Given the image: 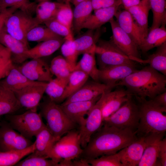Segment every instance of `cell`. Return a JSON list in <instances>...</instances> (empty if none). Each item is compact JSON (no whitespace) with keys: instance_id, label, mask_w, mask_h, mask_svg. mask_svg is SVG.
Masks as SVG:
<instances>
[{"instance_id":"cell-26","label":"cell","mask_w":166,"mask_h":166,"mask_svg":"<svg viewBox=\"0 0 166 166\" xmlns=\"http://www.w3.org/2000/svg\"><path fill=\"white\" fill-rule=\"evenodd\" d=\"M101 28L88 29L85 33L74 39L76 49L78 55L95 50L96 44L102 33Z\"/></svg>"},{"instance_id":"cell-36","label":"cell","mask_w":166,"mask_h":166,"mask_svg":"<svg viewBox=\"0 0 166 166\" xmlns=\"http://www.w3.org/2000/svg\"><path fill=\"white\" fill-rule=\"evenodd\" d=\"M68 80L56 77L47 82L45 93L50 100L57 104L63 101V96Z\"/></svg>"},{"instance_id":"cell-12","label":"cell","mask_w":166,"mask_h":166,"mask_svg":"<svg viewBox=\"0 0 166 166\" xmlns=\"http://www.w3.org/2000/svg\"><path fill=\"white\" fill-rule=\"evenodd\" d=\"M33 143L16 132L9 124H4L0 126V151L22 150L29 147Z\"/></svg>"},{"instance_id":"cell-4","label":"cell","mask_w":166,"mask_h":166,"mask_svg":"<svg viewBox=\"0 0 166 166\" xmlns=\"http://www.w3.org/2000/svg\"><path fill=\"white\" fill-rule=\"evenodd\" d=\"M40 113L46 120V126L51 133L59 139L69 131L79 128L63 111L60 105L49 99L39 104Z\"/></svg>"},{"instance_id":"cell-50","label":"cell","mask_w":166,"mask_h":166,"mask_svg":"<svg viewBox=\"0 0 166 166\" xmlns=\"http://www.w3.org/2000/svg\"><path fill=\"white\" fill-rule=\"evenodd\" d=\"M152 99L158 105L166 107V91L158 94Z\"/></svg>"},{"instance_id":"cell-42","label":"cell","mask_w":166,"mask_h":166,"mask_svg":"<svg viewBox=\"0 0 166 166\" xmlns=\"http://www.w3.org/2000/svg\"><path fill=\"white\" fill-rule=\"evenodd\" d=\"M64 42L60 47L61 53L63 56L75 68L78 54L72 34L64 38Z\"/></svg>"},{"instance_id":"cell-11","label":"cell","mask_w":166,"mask_h":166,"mask_svg":"<svg viewBox=\"0 0 166 166\" xmlns=\"http://www.w3.org/2000/svg\"><path fill=\"white\" fill-rule=\"evenodd\" d=\"M47 82L35 81L14 92L22 107L37 111L44 93Z\"/></svg>"},{"instance_id":"cell-47","label":"cell","mask_w":166,"mask_h":166,"mask_svg":"<svg viewBox=\"0 0 166 166\" xmlns=\"http://www.w3.org/2000/svg\"><path fill=\"white\" fill-rule=\"evenodd\" d=\"M44 23L53 32L62 37L65 38L72 33L71 30L55 18L48 20Z\"/></svg>"},{"instance_id":"cell-3","label":"cell","mask_w":166,"mask_h":166,"mask_svg":"<svg viewBox=\"0 0 166 166\" xmlns=\"http://www.w3.org/2000/svg\"><path fill=\"white\" fill-rule=\"evenodd\" d=\"M140 116L136 132L137 138L145 137L153 133H165L166 107L161 106L152 99L135 97Z\"/></svg>"},{"instance_id":"cell-44","label":"cell","mask_w":166,"mask_h":166,"mask_svg":"<svg viewBox=\"0 0 166 166\" xmlns=\"http://www.w3.org/2000/svg\"><path fill=\"white\" fill-rule=\"evenodd\" d=\"M16 166H60L51 159L45 156L36 155L34 153L30 154L24 160L20 161Z\"/></svg>"},{"instance_id":"cell-40","label":"cell","mask_w":166,"mask_h":166,"mask_svg":"<svg viewBox=\"0 0 166 166\" xmlns=\"http://www.w3.org/2000/svg\"><path fill=\"white\" fill-rule=\"evenodd\" d=\"M62 38L53 32L46 26L38 25L30 30L26 36L28 42H40L47 40Z\"/></svg>"},{"instance_id":"cell-24","label":"cell","mask_w":166,"mask_h":166,"mask_svg":"<svg viewBox=\"0 0 166 166\" xmlns=\"http://www.w3.org/2000/svg\"><path fill=\"white\" fill-rule=\"evenodd\" d=\"M150 9L149 0H141L138 4L126 9L130 13L138 27L143 40L147 37L149 31L148 15Z\"/></svg>"},{"instance_id":"cell-9","label":"cell","mask_w":166,"mask_h":166,"mask_svg":"<svg viewBox=\"0 0 166 166\" xmlns=\"http://www.w3.org/2000/svg\"><path fill=\"white\" fill-rule=\"evenodd\" d=\"M38 25L34 17L18 9L7 18L4 27L8 33L29 47L27 34L30 30Z\"/></svg>"},{"instance_id":"cell-21","label":"cell","mask_w":166,"mask_h":166,"mask_svg":"<svg viewBox=\"0 0 166 166\" xmlns=\"http://www.w3.org/2000/svg\"><path fill=\"white\" fill-rule=\"evenodd\" d=\"M101 96L89 101L72 102L60 106L67 116L79 128L84 122L85 115L87 114Z\"/></svg>"},{"instance_id":"cell-6","label":"cell","mask_w":166,"mask_h":166,"mask_svg":"<svg viewBox=\"0 0 166 166\" xmlns=\"http://www.w3.org/2000/svg\"><path fill=\"white\" fill-rule=\"evenodd\" d=\"M99 69L121 64L136 65L135 61L121 51L111 39H99L95 48Z\"/></svg>"},{"instance_id":"cell-16","label":"cell","mask_w":166,"mask_h":166,"mask_svg":"<svg viewBox=\"0 0 166 166\" xmlns=\"http://www.w3.org/2000/svg\"><path fill=\"white\" fill-rule=\"evenodd\" d=\"M107 85L93 80L87 81L77 90L68 97L61 104L91 100L99 97L104 92L111 90Z\"/></svg>"},{"instance_id":"cell-37","label":"cell","mask_w":166,"mask_h":166,"mask_svg":"<svg viewBox=\"0 0 166 166\" xmlns=\"http://www.w3.org/2000/svg\"><path fill=\"white\" fill-rule=\"evenodd\" d=\"M50 72L56 78L68 79L74 68L63 56L58 55L51 61L49 66Z\"/></svg>"},{"instance_id":"cell-5","label":"cell","mask_w":166,"mask_h":166,"mask_svg":"<svg viewBox=\"0 0 166 166\" xmlns=\"http://www.w3.org/2000/svg\"><path fill=\"white\" fill-rule=\"evenodd\" d=\"M132 96L117 111L104 120L103 125L120 129H128L136 132L138 126L140 116L138 105L133 100Z\"/></svg>"},{"instance_id":"cell-33","label":"cell","mask_w":166,"mask_h":166,"mask_svg":"<svg viewBox=\"0 0 166 166\" xmlns=\"http://www.w3.org/2000/svg\"><path fill=\"white\" fill-rule=\"evenodd\" d=\"M37 4L35 18L38 25L54 18L62 3L45 1Z\"/></svg>"},{"instance_id":"cell-53","label":"cell","mask_w":166,"mask_h":166,"mask_svg":"<svg viewBox=\"0 0 166 166\" xmlns=\"http://www.w3.org/2000/svg\"><path fill=\"white\" fill-rule=\"evenodd\" d=\"M86 0H73L71 2L75 6L79 3Z\"/></svg>"},{"instance_id":"cell-25","label":"cell","mask_w":166,"mask_h":166,"mask_svg":"<svg viewBox=\"0 0 166 166\" xmlns=\"http://www.w3.org/2000/svg\"><path fill=\"white\" fill-rule=\"evenodd\" d=\"M145 144V137L137 138L124 148L121 160L124 166H138L142 156Z\"/></svg>"},{"instance_id":"cell-49","label":"cell","mask_w":166,"mask_h":166,"mask_svg":"<svg viewBox=\"0 0 166 166\" xmlns=\"http://www.w3.org/2000/svg\"><path fill=\"white\" fill-rule=\"evenodd\" d=\"M18 9L17 7L13 6L0 12V30L4 26L6 21L8 17Z\"/></svg>"},{"instance_id":"cell-27","label":"cell","mask_w":166,"mask_h":166,"mask_svg":"<svg viewBox=\"0 0 166 166\" xmlns=\"http://www.w3.org/2000/svg\"><path fill=\"white\" fill-rule=\"evenodd\" d=\"M35 81L28 79L15 65L7 75L0 81V85L14 92L22 89Z\"/></svg>"},{"instance_id":"cell-43","label":"cell","mask_w":166,"mask_h":166,"mask_svg":"<svg viewBox=\"0 0 166 166\" xmlns=\"http://www.w3.org/2000/svg\"><path fill=\"white\" fill-rule=\"evenodd\" d=\"M37 4L29 0H2L0 3V12L10 7L16 6L31 15L35 13Z\"/></svg>"},{"instance_id":"cell-34","label":"cell","mask_w":166,"mask_h":166,"mask_svg":"<svg viewBox=\"0 0 166 166\" xmlns=\"http://www.w3.org/2000/svg\"><path fill=\"white\" fill-rule=\"evenodd\" d=\"M73 12V25L75 32L78 33L93 10L91 0L80 2L75 6Z\"/></svg>"},{"instance_id":"cell-23","label":"cell","mask_w":166,"mask_h":166,"mask_svg":"<svg viewBox=\"0 0 166 166\" xmlns=\"http://www.w3.org/2000/svg\"><path fill=\"white\" fill-rule=\"evenodd\" d=\"M35 149L33 152L36 155L51 159L53 147L59 139L55 137L50 132L46 125L36 135Z\"/></svg>"},{"instance_id":"cell-52","label":"cell","mask_w":166,"mask_h":166,"mask_svg":"<svg viewBox=\"0 0 166 166\" xmlns=\"http://www.w3.org/2000/svg\"><path fill=\"white\" fill-rule=\"evenodd\" d=\"M102 8L107 7L113 5L117 0H102Z\"/></svg>"},{"instance_id":"cell-10","label":"cell","mask_w":166,"mask_h":166,"mask_svg":"<svg viewBox=\"0 0 166 166\" xmlns=\"http://www.w3.org/2000/svg\"><path fill=\"white\" fill-rule=\"evenodd\" d=\"M102 104L101 96L88 113L87 117L85 118L83 125L78 129L81 145L83 148L86 146L92 135L103 125Z\"/></svg>"},{"instance_id":"cell-22","label":"cell","mask_w":166,"mask_h":166,"mask_svg":"<svg viewBox=\"0 0 166 166\" xmlns=\"http://www.w3.org/2000/svg\"><path fill=\"white\" fill-rule=\"evenodd\" d=\"M114 16L120 27L131 37L139 47L143 38L130 13L125 9L121 10H118Z\"/></svg>"},{"instance_id":"cell-38","label":"cell","mask_w":166,"mask_h":166,"mask_svg":"<svg viewBox=\"0 0 166 166\" xmlns=\"http://www.w3.org/2000/svg\"><path fill=\"white\" fill-rule=\"evenodd\" d=\"M152 21L149 30L166 24V0H149Z\"/></svg>"},{"instance_id":"cell-41","label":"cell","mask_w":166,"mask_h":166,"mask_svg":"<svg viewBox=\"0 0 166 166\" xmlns=\"http://www.w3.org/2000/svg\"><path fill=\"white\" fill-rule=\"evenodd\" d=\"M124 148L117 153L86 160L91 166H124L121 162Z\"/></svg>"},{"instance_id":"cell-48","label":"cell","mask_w":166,"mask_h":166,"mask_svg":"<svg viewBox=\"0 0 166 166\" xmlns=\"http://www.w3.org/2000/svg\"><path fill=\"white\" fill-rule=\"evenodd\" d=\"M158 161L160 166H166V138H164L160 142L158 152Z\"/></svg>"},{"instance_id":"cell-14","label":"cell","mask_w":166,"mask_h":166,"mask_svg":"<svg viewBox=\"0 0 166 166\" xmlns=\"http://www.w3.org/2000/svg\"><path fill=\"white\" fill-rule=\"evenodd\" d=\"M109 22L112 32L111 39L114 43L131 60L140 58L138 46L131 37L120 27L113 18Z\"/></svg>"},{"instance_id":"cell-57","label":"cell","mask_w":166,"mask_h":166,"mask_svg":"<svg viewBox=\"0 0 166 166\" xmlns=\"http://www.w3.org/2000/svg\"></svg>"},{"instance_id":"cell-13","label":"cell","mask_w":166,"mask_h":166,"mask_svg":"<svg viewBox=\"0 0 166 166\" xmlns=\"http://www.w3.org/2000/svg\"><path fill=\"white\" fill-rule=\"evenodd\" d=\"M17 66L20 71L33 81L48 82L53 78L49 66L41 58L31 59Z\"/></svg>"},{"instance_id":"cell-29","label":"cell","mask_w":166,"mask_h":166,"mask_svg":"<svg viewBox=\"0 0 166 166\" xmlns=\"http://www.w3.org/2000/svg\"><path fill=\"white\" fill-rule=\"evenodd\" d=\"M21 107L14 93L0 85V116L12 114Z\"/></svg>"},{"instance_id":"cell-1","label":"cell","mask_w":166,"mask_h":166,"mask_svg":"<svg viewBox=\"0 0 166 166\" xmlns=\"http://www.w3.org/2000/svg\"><path fill=\"white\" fill-rule=\"evenodd\" d=\"M137 139L136 132L103 125L91 136L79 157L86 160L115 154Z\"/></svg>"},{"instance_id":"cell-2","label":"cell","mask_w":166,"mask_h":166,"mask_svg":"<svg viewBox=\"0 0 166 166\" xmlns=\"http://www.w3.org/2000/svg\"><path fill=\"white\" fill-rule=\"evenodd\" d=\"M117 86L125 87L135 97L152 99L166 91V77L148 65L130 74L117 83Z\"/></svg>"},{"instance_id":"cell-18","label":"cell","mask_w":166,"mask_h":166,"mask_svg":"<svg viewBox=\"0 0 166 166\" xmlns=\"http://www.w3.org/2000/svg\"><path fill=\"white\" fill-rule=\"evenodd\" d=\"M0 43L10 50L14 64H21L29 59V47L8 33L4 26L0 30Z\"/></svg>"},{"instance_id":"cell-51","label":"cell","mask_w":166,"mask_h":166,"mask_svg":"<svg viewBox=\"0 0 166 166\" xmlns=\"http://www.w3.org/2000/svg\"><path fill=\"white\" fill-rule=\"evenodd\" d=\"M122 4L125 9L137 5L139 3L141 0H121Z\"/></svg>"},{"instance_id":"cell-20","label":"cell","mask_w":166,"mask_h":166,"mask_svg":"<svg viewBox=\"0 0 166 166\" xmlns=\"http://www.w3.org/2000/svg\"><path fill=\"white\" fill-rule=\"evenodd\" d=\"M121 5V0H117L113 5L110 6L94 10V13L89 16L82 26V29L95 30L101 28L113 18Z\"/></svg>"},{"instance_id":"cell-55","label":"cell","mask_w":166,"mask_h":166,"mask_svg":"<svg viewBox=\"0 0 166 166\" xmlns=\"http://www.w3.org/2000/svg\"><path fill=\"white\" fill-rule=\"evenodd\" d=\"M63 1L65 3H70L71 2L72 0H63Z\"/></svg>"},{"instance_id":"cell-17","label":"cell","mask_w":166,"mask_h":166,"mask_svg":"<svg viewBox=\"0 0 166 166\" xmlns=\"http://www.w3.org/2000/svg\"><path fill=\"white\" fill-rule=\"evenodd\" d=\"M137 70L136 65L121 64L99 69V81L109 86L112 89L117 83Z\"/></svg>"},{"instance_id":"cell-7","label":"cell","mask_w":166,"mask_h":166,"mask_svg":"<svg viewBox=\"0 0 166 166\" xmlns=\"http://www.w3.org/2000/svg\"><path fill=\"white\" fill-rule=\"evenodd\" d=\"M56 142L53 147L51 159L57 163L78 158L83 151L79 129L71 130Z\"/></svg>"},{"instance_id":"cell-46","label":"cell","mask_w":166,"mask_h":166,"mask_svg":"<svg viewBox=\"0 0 166 166\" xmlns=\"http://www.w3.org/2000/svg\"><path fill=\"white\" fill-rule=\"evenodd\" d=\"M55 18L71 30L73 14L70 3H62L56 14Z\"/></svg>"},{"instance_id":"cell-28","label":"cell","mask_w":166,"mask_h":166,"mask_svg":"<svg viewBox=\"0 0 166 166\" xmlns=\"http://www.w3.org/2000/svg\"><path fill=\"white\" fill-rule=\"evenodd\" d=\"M64 38L50 39L39 43L29 49L27 52L28 58H41L49 56L60 48Z\"/></svg>"},{"instance_id":"cell-54","label":"cell","mask_w":166,"mask_h":166,"mask_svg":"<svg viewBox=\"0 0 166 166\" xmlns=\"http://www.w3.org/2000/svg\"><path fill=\"white\" fill-rule=\"evenodd\" d=\"M50 0H35L36 3H39L43 1H49Z\"/></svg>"},{"instance_id":"cell-32","label":"cell","mask_w":166,"mask_h":166,"mask_svg":"<svg viewBox=\"0 0 166 166\" xmlns=\"http://www.w3.org/2000/svg\"><path fill=\"white\" fill-rule=\"evenodd\" d=\"M95 50L83 54L81 59L77 62L74 70H79L85 73L93 80L100 82L98 79L99 69L96 65Z\"/></svg>"},{"instance_id":"cell-45","label":"cell","mask_w":166,"mask_h":166,"mask_svg":"<svg viewBox=\"0 0 166 166\" xmlns=\"http://www.w3.org/2000/svg\"><path fill=\"white\" fill-rule=\"evenodd\" d=\"M14 65L10 50L0 43V81L7 75Z\"/></svg>"},{"instance_id":"cell-30","label":"cell","mask_w":166,"mask_h":166,"mask_svg":"<svg viewBox=\"0 0 166 166\" xmlns=\"http://www.w3.org/2000/svg\"><path fill=\"white\" fill-rule=\"evenodd\" d=\"M134 61L148 64L152 68L166 76V42L157 47L155 52L149 55L148 59H134Z\"/></svg>"},{"instance_id":"cell-19","label":"cell","mask_w":166,"mask_h":166,"mask_svg":"<svg viewBox=\"0 0 166 166\" xmlns=\"http://www.w3.org/2000/svg\"><path fill=\"white\" fill-rule=\"evenodd\" d=\"M165 133H153L145 137V147L138 166H160L158 161L159 144Z\"/></svg>"},{"instance_id":"cell-35","label":"cell","mask_w":166,"mask_h":166,"mask_svg":"<svg viewBox=\"0 0 166 166\" xmlns=\"http://www.w3.org/2000/svg\"><path fill=\"white\" fill-rule=\"evenodd\" d=\"M34 142L29 147L22 150L2 151L0 150V166H15L22 159L34 152Z\"/></svg>"},{"instance_id":"cell-31","label":"cell","mask_w":166,"mask_h":166,"mask_svg":"<svg viewBox=\"0 0 166 166\" xmlns=\"http://www.w3.org/2000/svg\"><path fill=\"white\" fill-rule=\"evenodd\" d=\"M166 42L165 26H162L149 30L147 37L139 46L142 52L145 53Z\"/></svg>"},{"instance_id":"cell-56","label":"cell","mask_w":166,"mask_h":166,"mask_svg":"<svg viewBox=\"0 0 166 166\" xmlns=\"http://www.w3.org/2000/svg\"><path fill=\"white\" fill-rule=\"evenodd\" d=\"M2 0H0V3L2 1Z\"/></svg>"},{"instance_id":"cell-39","label":"cell","mask_w":166,"mask_h":166,"mask_svg":"<svg viewBox=\"0 0 166 166\" xmlns=\"http://www.w3.org/2000/svg\"><path fill=\"white\" fill-rule=\"evenodd\" d=\"M89 76L79 70L72 72L69 78L63 96V101L79 89L88 80Z\"/></svg>"},{"instance_id":"cell-15","label":"cell","mask_w":166,"mask_h":166,"mask_svg":"<svg viewBox=\"0 0 166 166\" xmlns=\"http://www.w3.org/2000/svg\"><path fill=\"white\" fill-rule=\"evenodd\" d=\"M132 96L126 89L121 87L103 93L101 96L103 121L117 111Z\"/></svg>"},{"instance_id":"cell-8","label":"cell","mask_w":166,"mask_h":166,"mask_svg":"<svg viewBox=\"0 0 166 166\" xmlns=\"http://www.w3.org/2000/svg\"><path fill=\"white\" fill-rule=\"evenodd\" d=\"M9 125L25 137L30 139L44 127L42 117L37 111L28 109L23 113L6 115Z\"/></svg>"}]
</instances>
